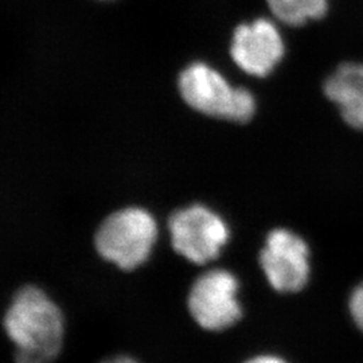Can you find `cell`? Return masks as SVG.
Returning a JSON list of instances; mask_svg holds the SVG:
<instances>
[{
    "instance_id": "2",
    "label": "cell",
    "mask_w": 363,
    "mask_h": 363,
    "mask_svg": "<svg viewBox=\"0 0 363 363\" xmlns=\"http://www.w3.org/2000/svg\"><path fill=\"white\" fill-rule=\"evenodd\" d=\"M184 103L196 112L234 123H247L256 113V99L245 88H235L211 66L195 62L179 76Z\"/></svg>"
},
{
    "instance_id": "6",
    "label": "cell",
    "mask_w": 363,
    "mask_h": 363,
    "mask_svg": "<svg viewBox=\"0 0 363 363\" xmlns=\"http://www.w3.org/2000/svg\"><path fill=\"white\" fill-rule=\"evenodd\" d=\"M259 265L273 289L283 294L298 292L310 280V247L298 234L276 229L267 237Z\"/></svg>"
},
{
    "instance_id": "1",
    "label": "cell",
    "mask_w": 363,
    "mask_h": 363,
    "mask_svg": "<svg viewBox=\"0 0 363 363\" xmlns=\"http://www.w3.org/2000/svg\"><path fill=\"white\" fill-rule=\"evenodd\" d=\"M3 328L15 347V363H52L64 347V312L38 286H23L15 294Z\"/></svg>"
},
{
    "instance_id": "5",
    "label": "cell",
    "mask_w": 363,
    "mask_h": 363,
    "mask_svg": "<svg viewBox=\"0 0 363 363\" xmlns=\"http://www.w3.org/2000/svg\"><path fill=\"white\" fill-rule=\"evenodd\" d=\"M238 286L237 277L225 269H211L201 274L187 298V307L195 323L214 333L235 325L242 316Z\"/></svg>"
},
{
    "instance_id": "9",
    "label": "cell",
    "mask_w": 363,
    "mask_h": 363,
    "mask_svg": "<svg viewBox=\"0 0 363 363\" xmlns=\"http://www.w3.org/2000/svg\"><path fill=\"white\" fill-rule=\"evenodd\" d=\"M273 15L289 26H301L322 18L328 0H267Z\"/></svg>"
},
{
    "instance_id": "11",
    "label": "cell",
    "mask_w": 363,
    "mask_h": 363,
    "mask_svg": "<svg viewBox=\"0 0 363 363\" xmlns=\"http://www.w3.org/2000/svg\"><path fill=\"white\" fill-rule=\"evenodd\" d=\"M245 363H288L286 359L277 357V355H272V354H267V355H259L255 357L252 359H249Z\"/></svg>"
},
{
    "instance_id": "7",
    "label": "cell",
    "mask_w": 363,
    "mask_h": 363,
    "mask_svg": "<svg viewBox=\"0 0 363 363\" xmlns=\"http://www.w3.org/2000/svg\"><path fill=\"white\" fill-rule=\"evenodd\" d=\"M284 50L279 28L264 18L237 27L230 46L235 65L255 77L268 76L283 60Z\"/></svg>"
},
{
    "instance_id": "4",
    "label": "cell",
    "mask_w": 363,
    "mask_h": 363,
    "mask_svg": "<svg viewBox=\"0 0 363 363\" xmlns=\"http://www.w3.org/2000/svg\"><path fill=\"white\" fill-rule=\"evenodd\" d=\"M169 230L175 252L198 265L217 259L230 235L223 218L202 205L174 213L169 218Z\"/></svg>"
},
{
    "instance_id": "12",
    "label": "cell",
    "mask_w": 363,
    "mask_h": 363,
    "mask_svg": "<svg viewBox=\"0 0 363 363\" xmlns=\"http://www.w3.org/2000/svg\"><path fill=\"white\" fill-rule=\"evenodd\" d=\"M101 363H140L136 358L130 357V355H116L112 357L109 359H105L104 362Z\"/></svg>"
},
{
    "instance_id": "3",
    "label": "cell",
    "mask_w": 363,
    "mask_h": 363,
    "mask_svg": "<svg viewBox=\"0 0 363 363\" xmlns=\"http://www.w3.org/2000/svg\"><path fill=\"white\" fill-rule=\"evenodd\" d=\"M157 238L156 220L147 210H118L101 223L96 234V249L108 262L124 271L143 265Z\"/></svg>"
},
{
    "instance_id": "8",
    "label": "cell",
    "mask_w": 363,
    "mask_h": 363,
    "mask_svg": "<svg viewBox=\"0 0 363 363\" xmlns=\"http://www.w3.org/2000/svg\"><path fill=\"white\" fill-rule=\"evenodd\" d=\"M325 94L337 105L346 124L363 130V64L349 62L337 67L325 79Z\"/></svg>"
},
{
    "instance_id": "10",
    "label": "cell",
    "mask_w": 363,
    "mask_h": 363,
    "mask_svg": "<svg viewBox=\"0 0 363 363\" xmlns=\"http://www.w3.org/2000/svg\"><path fill=\"white\" fill-rule=\"evenodd\" d=\"M349 310L354 323L363 333V281L351 292Z\"/></svg>"
}]
</instances>
